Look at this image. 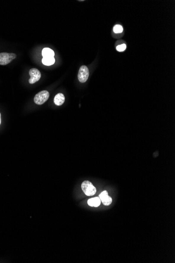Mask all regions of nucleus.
Instances as JSON below:
<instances>
[{
	"label": "nucleus",
	"instance_id": "nucleus-2",
	"mask_svg": "<svg viewBox=\"0 0 175 263\" xmlns=\"http://www.w3.org/2000/svg\"><path fill=\"white\" fill-rule=\"evenodd\" d=\"M49 97V93L47 90H43L39 92L35 96L34 101L35 103L39 105H41L45 103Z\"/></svg>",
	"mask_w": 175,
	"mask_h": 263
},
{
	"label": "nucleus",
	"instance_id": "nucleus-10",
	"mask_svg": "<svg viewBox=\"0 0 175 263\" xmlns=\"http://www.w3.org/2000/svg\"><path fill=\"white\" fill-rule=\"evenodd\" d=\"M55 59L54 57H43L42 59V63L46 66H50L55 63Z\"/></svg>",
	"mask_w": 175,
	"mask_h": 263
},
{
	"label": "nucleus",
	"instance_id": "nucleus-12",
	"mask_svg": "<svg viewBox=\"0 0 175 263\" xmlns=\"http://www.w3.org/2000/svg\"><path fill=\"white\" fill-rule=\"evenodd\" d=\"M126 45H125V44H123L122 45L117 46L116 50L118 52H123L124 50H126Z\"/></svg>",
	"mask_w": 175,
	"mask_h": 263
},
{
	"label": "nucleus",
	"instance_id": "nucleus-6",
	"mask_svg": "<svg viewBox=\"0 0 175 263\" xmlns=\"http://www.w3.org/2000/svg\"><path fill=\"white\" fill-rule=\"evenodd\" d=\"M99 198L103 204L105 206H109L112 202V199L108 195V192L106 190L103 191L99 195Z\"/></svg>",
	"mask_w": 175,
	"mask_h": 263
},
{
	"label": "nucleus",
	"instance_id": "nucleus-8",
	"mask_svg": "<svg viewBox=\"0 0 175 263\" xmlns=\"http://www.w3.org/2000/svg\"><path fill=\"white\" fill-rule=\"evenodd\" d=\"M101 200L99 197H95L88 200V204L89 206L92 207H98L101 204Z\"/></svg>",
	"mask_w": 175,
	"mask_h": 263
},
{
	"label": "nucleus",
	"instance_id": "nucleus-13",
	"mask_svg": "<svg viewBox=\"0 0 175 263\" xmlns=\"http://www.w3.org/2000/svg\"><path fill=\"white\" fill-rule=\"evenodd\" d=\"M1 123V114H0V124Z\"/></svg>",
	"mask_w": 175,
	"mask_h": 263
},
{
	"label": "nucleus",
	"instance_id": "nucleus-9",
	"mask_svg": "<svg viewBox=\"0 0 175 263\" xmlns=\"http://www.w3.org/2000/svg\"><path fill=\"white\" fill-rule=\"evenodd\" d=\"M42 56L43 57H54L55 56V53L52 49L46 47L42 50Z\"/></svg>",
	"mask_w": 175,
	"mask_h": 263
},
{
	"label": "nucleus",
	"instance_id": "nucleus-1",
	"mask_svg": "<svg viewBox=\"0 0 175 263\" xmlns=\"http://www.w3.org/2000/svg\"><path fill=\"white\" fill-rule=\"evenodd\" d=\"M81 189L84 194L87 196L94 195L97 192L96 187H94L92 183L89 181H84L82 182Z\"/></svg>",
	"mask_w": 175,
	"mask_h": 263
},
{
	"label": "nucleus",
	"instance_id": "nucleus-5",
	"mask_svg": "<svg viewBox=\"0 0 175 263\" xmlns=\"http://www.w3.org/2000/svg\"><path fill=\"white\" fill-rule=\"evenodd\" d=\"M29 74L30 76V78L29 79V82L30 84H33L38 82L41 77V73L36 68L30 69L29 71Z\"/></svg>",
	"mask_w": 175,
	"mask_h": 263
},
{
	"label": "nucleus",
	"instance_id": "nucleus-3",
	"mask_svg": "<svg viewBox=\"0 0 175 263\" xmlns=\"http://www.w3.org/2000/svg\"><path fill=\"white\" fill-rule=\"evenodd\" d=\"M16 54L14 53H0V65H7L15 59Z\"/></svg>",
	"mask_w": 175,
	"mask_h": 263
},
{
	"label": "nucleus",
	"instance_id": "nucleus-7",
	"mask_svg": "<svg viewBox=\"0 0 175 263\" xmlns=\"http://www.w3.org/2000/svg\"><path fill=\"white\" fill-rule=\"evenodd\" d=\"M65 101V97L63 94L59 93L55 96L54 98V103L57 106H61L64 103Z\"/></svg>",
	"mask_w": 175,
	"mask_h": 263
},
{
	"label": "nucleus",
	"instance_id": "nucleus-4",
	"mask_svg": "<svg viewBox=\"0 0 175 263\" xmlns=\"http://www.w3.org/2000/svg\"><path fill=\"white\" fill-rule=\"evenodd\" d=\"M89 76V71L88 68L86 66L83 65L80 68L79 71L78 72V79L79 80L80 82L84 83L88 80Z\"/></svg>",
	"mask_w": 175,
	"mask_h": 263
},
{
	"label": "nucleus",
	"instance_id": "nucleus-11",
	"mask_svg": "<svg viewBox=\"0 0 175 263\" xmlns=\"http://www.w3.org/2000/svg\"><path fill=\"white\" fill-rule=\"evenodd\" d=\"M123 31V27L120 25H115L113 28V31L115 33H121Z\"/></svg>",
	"mask_w": 175,
	"mask_h": 263
}]
</instances>
